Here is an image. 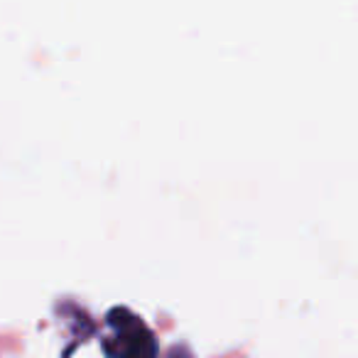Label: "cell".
<instances>
[{
	"label": "cell",
	"mask_w": 358,
	"mask_h": 358,
	"mask_svg": "<svg viewBox=\"0 0 358 358\" xmlns=\"http://www.w3.org/2000/svg\"><path fill=\"white\" fill-rule=\"evenodd\" d=\"M164 358H194V356H192V351L187 346H172Z\"/></svg>",
	"instance_id": "7a4b0ae2"
},
{
	"label": "cell",
	"mask_w": 358,
	"mask_h": 358,
	"mask_svg": "<svg viewBox=\"0 0 358 358\" xmlns=\"http://www.w3.org/2000/svg\"><path fill=\"white\" fill-rule=\"evenodd\" d=\"M106 334L101 338L106 358H157L159 341L140 314L128 307H113L106 314Z\"/></svg>",
	"instance_id": "6da1fadb"
}]
</instances>
